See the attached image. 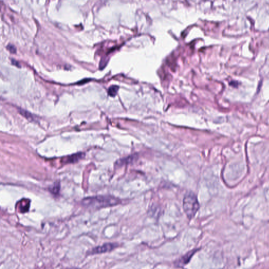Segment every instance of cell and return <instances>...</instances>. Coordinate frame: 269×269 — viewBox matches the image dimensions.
Listing matches in <instances>:
<instances>
[{"instance_id": "cell-1", "label": "cell", "mask_w": 269, "mask_h": 269, "mask_svg": "<svg viewBox=\"0 0 269 269\" xmlns=\"http://www.w3.org/2000/svg\"><path fill=\"white\" fill-rule=\"evenodd\" d=\"M120 199L110 196H100L86 198L82 201L84 206L93 209L115 206L119 204Z\"/></svg>"}, {"instance_id": "cell-2", "label": "cell", "mask_w": 269, "mask_h": 269, "mask_svg": "<svg viewBox=\"0 0 269 269\" xmlns=\"http://www.w3.org/2000/svg\"><path fill=\"white\" fill-rule=\"evenodd\" d=\"M183 209L189 219L195 216L199 209V203L196 195L193 192L186 193L183 199Z\"/></svg>"}, {"instance_id": "cell-3", "label": "cell", "mask_w": 269, "mask_h": 269, "mask_svg": "<svg viewBox=\"0 0 269 269\" xmlns=\"http://www.w3.org/2000/svg\"><path fill=\"white\" fill-rule=\"evenodd\" d=\"M118 245L116 243H106L102 246H98L94 248V249L90 251L89 253L90 254H100L103 253L107 252L112 251L113 250L115 249Z\"/></svg>"}, {"instance_id": "cell-4", "label": "cell", "mask_w": 269, "mask_h": 269, "mask_svg": "<svg viewBox=\"0 0 269 269\" xmlns=\"http://www.w3.org/2000/svg\"><path fill=\"white\" fill-rule=\"evenodd\" d=\"M199 249L192 250L191 251H189L186 254L183 256L182 257H181L180 259L177 260L175 262V265L177 267L180 268V267H183L184 266L187 265L188 263L189 262L191 259L192 258L193 256L195 254V253Z\"/></svg>"}, {"instance_id": "cell-5", "label": "cell", "mask_w": 269, "mask_h": 269, "mask_svg": "<svg viewBox=\"0 0 269 269\" xmlns=\"http://www.w3.org/2000/svg\"><path fill=\"white\" fill-rule=\"evenodd\" d=\"M84 157V155L82 153H78L75 155H73L72 156L68 157L65 162L67 163H75L78 161L80 158H82Z\"/></svg>"}, {"instance_id": "cell-6", "label": "cell", "mask_w": 269, "mask_h": 269, "mask_svg": "<svg viewBox=\"0 0 269 269\" xmlns=\"http://www.w3.org/2000/svg\"><path fill=\"white\" fill-rule=\"evenodd\" d=\"M119 87L116 85H112L110 87L108 90V94L110 96L114 97L117 94Z\"/></svg>"}, {"instance_id": "cell-7", "label": "cell", "mask_w": 269, "mask_h": 269, "mask_svg": "<svg viewBox=\"0 0 269 269\" xmlns=\"http://www.w3.org/2000/svg\"><path fill=\"white\" fill-rule=\"evenodd\" d=\"M135 157H135L134 156H130L125 158L123 159L120 160V161L117 162V164H118L119 165H123L126 163H131L132 161H133V160L134 159V158Z\"/></svg>"}, {"instance_id": "cell-8", "label": "cell", "mask_w": 269, "mask_h": 269, "mask_svg": "<svg viewBox=\"0 0 269 269\" xmlns=\"http://www.w3.org/2000/svg\"><path fill=\"white\" fill-rule=\"evenodd\" d=\"M20 113H21V114H22L23 116L26 117L27 119H28L29 120H34L33 117L32 116V115L30 114V113L27 112V111L25 110H22V109H20Z\"/></svg>"}, {"instance_id": "cell-9", "label": "cell", "mask_w": 269, "mask_h": 269, "mask_svg": "<svg viewBox=\"0 0 269 269\" xmlns=\"http://www.w3.org/2000/svg\"><path fill=\"white\" fill-rule=\"evenodd\" d=\"M7 49L10 51L12 53H15L17 52V48L14 46L13 45L9 44L7 46Z\"/></svg>"}, {"instance_id": "cell-10", "label": "cell", "mask_w": 269, "mask_h": 269, "mask_svg": "<svg viewBox=\"0 0 269 269\" xmlns=\"http://www.w3.org/2000/svg\"><path fill=\"white\" fill-rule=\"evenodd\" d=\"M59 190H60V186H59L58 183H55L53 187H52V188H51L52 192L53 193H55V194L58 193Z\"/></svg>"}, {"instance_id": "cell-11", "label": "cell", "mask_w": 269, "mask_h": 269, "mask_svg": "<svg viewBox=\"0 0 269 269\" xmlns=\"http://www.w3.org/2000/svg\"><path fill=\"white\" fill-rule=\"evenodd\" d=\"M11 62H12V64L13 65H15V66H16L17 67H21V65H20L19 63V62H18L16 60L12 59V60H11Z\"/></svg>"}, {"instance_id": "cell-12", "label": "cell", "mask_w": 269, "mask_h": 269, "mask_svg": "<svg viewBox=\"0 0 269 269\" xmlns=\"http://www.w3.org/2000/svg\"><path fill=\"white\" fill-rule=\"evenodd\" d=\"M230 85H232L233 87H237L238 85V83L236 81H232L230 83Z\"/></svg>"}]
</instances>
